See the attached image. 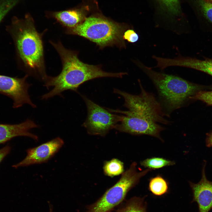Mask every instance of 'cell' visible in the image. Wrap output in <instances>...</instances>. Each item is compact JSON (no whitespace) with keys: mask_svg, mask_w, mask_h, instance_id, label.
<instances>
[{"mask_svg":"<svg viewBox=\"0 0 212 212\" xmlns=\"http://www.w3.org/2000/svg\"><path fill=\"white\" fill-rule=\"evenodd\" d=\"M148 189L154 195L162 196L168 192L169 189L168 183L162 176L158 175L150 179Z\"/></svg>","mask_w":212,"mask_h":212,"instance_id":"cell-15","label":"cell"},{"mask_svg":"<svg viewBox=\"0 0 212 212\" xmlns=\"http://www.w3.org/2000/svg\"><path fill=\"white\" fill-rule=\"evenodd\" d=\"M125 29L122 24L103 16H92L76 26L67 29L66 33L82 37L103 47L124 45L122 37Z\"/></svg>","mask_w":212,"mask_h":212,"instance_id":"cell-4","label":"cell"},{"mask_svg":"<svg viewBox=\"0 0 212 212\" xmlns=\"http://www.w3.org/2000/svg\"><path fill=\"white\" fill-rule=\"evenodd\" d=\"M38 127L36 124L30 119L17 124L0 123V144L19 136L29 137L37 141L38 137L30 132V130L32 129Z\"/></svg>","mask_w":212,"mask_h":212,"instance_id":"cell-12","label":"cell"},{"mask_svg":"<svg viewBox=\"0 0 212 212\" xmlns=\"http://www.w3.org/2000/svg\"><path fill=\"white\" fill-rule=\"evenodd\" d=\"M58 53L62 60V69L57 76H47L44 85L48 89L53 88L43 95L42 99L47 100L56 95L62 96L64 91L70 90L77 92L79 86L85 82L102 77L122 78L124 72L113 73L105 72L99 66L83 63L79 60L75 52L65 48L61 42L50 41Z\"/></svg>","mask_w":212,"mask_h":212,"instance_id":"cell-1","label":"cell"},{"mask_svg":"<svg viewBox=\"0 0 212 212\" xmlns=\"http://www.w3.org/2000/svg\"><path fill=\"white\" fill-rule=\"evenodd\" d=\"M138 64L155 85L162 105L169 113L181 107L200 89L198 85L180 77L156 72L140 62Z\"/></svg>","mask_w":212,"mask_h":212,"instance_id":"cell-3","label":"cell"},{"mask_svg":"<svg viewBox=\"0 0 212 212\" xmlns=\"http://www.w3.org/2000/svg\"><path fill=\"white\" fill-rule=\"evenodd\" d=\"M145 198L134 197L127 203L122 212H147Z\"/></svg>","mask_w":212,"mask_h":212,"instance_id":"cell-18","label":"cell"},{"mask_svg":"<svg viewBox=\"0 0 212 212\" xmlns=\"http://www.w3.org/2000/svg\"><path fill=\"white\" fill-rule=\"evenodd\" d=\"M28 75L19 78L0 75V94L11 99L13 107L17 108L25 104L33 108L36 106L32 101L28 93L30 85L26 82Z\"/></svg>","mask_w":212,"mask_h":212,"instance_id":"cell-9","label":"cell"},{"mask_svg":"<svg viewBox=\"0 0 212 212\" xmlns=\"http://www.w3.org/2000/svg\"><path fill=\"white\" fill-rule=\"evenodd\" d=\"M122 37L123 39L132 43L136 42L139 39L138 34L132 29H129L125 31Z\"/></svg>","mask_w":212,"mask_h":212,"instance_id":"cell-23","label":"cell"},{"mask_svg":"<svg viewBox=\"0 0 212 212\" xmlns=\"http://www.w3.org/2000/svg\"><path fill=\"white\" fill-rule=\"evenodd\" d=\"M202 178L198 183L190 182L193 194V201L198 204L199 212H208L212 208V182L207 180L204 167Z\"/></svg>","mask_w":212,"mask_h":212,"instance_id":"cell-11","label":"cell"},{"mask_svg":"<svg viewBox=\"0 0 212 212\" xmlns=\"http://www.w3.org/2000/svg\"><path fill=\"white\" fill-rule=\"evenodd\" d=\"M141 92L133 95L115 89L114 92L122 96L124 106L129 111L136 113L156 122L167 125L169 122L163 117L165 115L161 104L151 93L146 91L140 80Z\"/></svg>","mask_w":212,"mask_h":212,"instance_id":"cell-6","label":"cell"},{"mask_svg":"<svg viewBox=\"0 0 212 212\" xmlns=\"http://www.w3.org/2000/svg\"><path fill=\"white\" fill-rule=\"evenodd\" d=\"M120 111L125 115H122L121 120L114 128L132 134L149 135L162 141L160 134L165 129L163 127L136 113L129 110Z\"/></svg>","mask_w":212,"mask_h":212,"instance_id":"cell-8","label":"cell"},{"mask_svg":"<svg viewBox=\"0 0 212 212\" xmlns=\"http://www.w3.org/2000/svg\"><path fill=\"white\" fill-rule=\"evenodd\" d=\"M64 144L63 140L57 137L35 147L28 149L27 155L22 160L14 165L15 168L47 162Z\"/></svg>","mask_w":212,"mask_h":212,"instance_id":"cell-10","label":"cell"},{"mask_svg":"<svg viewBox=\"0 0 212 212\" xmlns=\"http://www.w3.org/2000/svg\"><path fill=\"white\" fill-rule=\"evenodd\" d=\"M104 170L105 174L109 176L118 175L123 171V163L117 159H112L105 163Z\"/></svg>","mask_w":212,"mask_h":212,"instance_id":"cell-19","label":"cell"},{"mask_svg":"<svg viewBox=\"0 0 212 212\" xmlns=\"http://www.w3.org/2000/svg\"><path fill=\"white\" fill-rule=\"evenodd\" d=\"M87 9L81 8L60 11H49L48 16L55 19L67 29L73 28L82 22L86 17Z\"/></svg>","mask_w":212,"mask_h":212,"instance_id":"cell-13","label":"cell"},{"mask_svg":"<svg viewBox=\"0 0 212 212\" xmlns=\"http://www.w3.org/2000/svg\"><path fill=\"white\" fill-rule=\"evenodd\" d=\"M136 163H132L122 174L119 180L107 190L101 198L92 206L89 212H108L124 199L127 192L140 179L151 170L146 169L138 172Z\"/></svg>","mask_w":212,"mask_h":212,"instance_id":"cell-5","label":"cell"},{"mask_svg":"<svg viewBox=\"0 0 212 212\" xmlns=\"http://www.w3.org/2000/svg\"><path fill=\"white\" fill-rule=\"evenodd\" d=\"M21 0H0V22Z\"/></svg>","mask_w":212,"mask_h":212,"instance_id":"cell-21","label":"cell"},{"mask_svg":"<svg viewBox=\"0 0 212 212\" xmlns=\"http://www.w3.org/2000/svg\"><path fill=\"white\" fill-rule=\"evenodd\" d=\"M205 1L212 4V0H204Z\"/></svg>","mask_w":212,"mask_h":212,"instance_id":"cell-26","label":"cell"},{"mask_svg":"<svg viewBox=\"0 0 212 212\" xmlns=\"http://www.w3.org/2000/svg\"><path fill=\"white\" fill-rule=\"evenodd\" d=\"M29 14L24 18L14 16L10 26L12 31L19 55L29 74L44 81L47 76L44 61L42 34L36 30Z\"/></svg>","mask_w":212,"mask_h":212,"instance_id":"cell-2","label":"cell"},{"mask_svg":"<svg viewBox=\"0 0 212 212\" xmlns=\"http://www.w3.org/2000/svg\"><path fill=\"white\" fill-rule=\"evenodd\" d=\"M171 64L173 66L183 67L193 69L212 76V58L199 59L191 57H179L173 59Z\"/></svg>","mask_w":212,"mask_h":212,"instance_id":"cell-14","label":"cell"},{"mask_svg":"<svg viewBox=\"0 0 212 212\" xmlns=\"http://www.w3.org/2000/svg\"><path fill=\"white\" fill-rule=\"evenodd\" d=\"M11 148L10 146L6 145L0 149V163L10 152Z\"/></svg>","mask_w":212,"mask_h":212,"instance_id":"cell-24","label":"cell"},{"mask_svg":"<svg viewBox=\"0 0 212 212\" xmlns=\"http://www.w3.org/2000/svg\"><path fill=\"white\" fill-rule=\"evenodd\" d=\"M190 98L199 100L212 105V91L198 92Z\"/></svg>","mask_w":212,"mask_h":212,"instance_id":"cell-22","label":"cell"},{"mask_svg":"<svg viewBox=\"0 0 212 212\" xmlns=\"http://www.w3.org/2000/svg\"><path fill=\"white\" fill-rule=\"evenodd\" d=\"M175 162L163 158L153 157L146 158L141 161L140 165L147 169L150 170L161 168L168 166L173 165Z\"/></svg>","mask_w":212,"mask_h":212,"instance_id":"cell-16","label":"cell"},{"mask_svg":"<svg viewBox=\"0 0 212 212\" xmlns=\"http://www.w3.org/2000/svg\"><path fill=\"white\" fill-rule=\"evenodd\" d=\"M206 144L208 147L212 146V133L209 137L207 141Z\"/></svg>","mask_w":212,"mask_h":212,"instance_id":"cell-25","label":"cell"},{"mask_svg":"<svg viewBox=\"0 0 212 212\" xmlns=\"http://www.w3.org/2000/svg\"><path fill=\"white\" fill-rule=\"evenodd\" d=\"M49 212H53V209L52 208H49Z\"/></svg>","mask_w":212,"mask_h":212,"instance_id":"cell-27","label":"cell"},{"mask_svg":"<svg viewBox=\"0 0 212 212\" xmlns=\"http://www.w3.org/2000/svg\"><path fill=\"white\" fill-rule=\"evenodd\" d=\"M196 0L204 18L209 24L205 31L212 34V4L204 0Z\"/></svg>","mask_w":212,"mask_h":212,"instance_id":"cell-20","label":"cell"},{"mask_svg":"<svg viewBox=\"0 0 212 212\" xmlns=\"http://www.w3.org/2000/svg\"><path fill=\"white\" fill-rule=\"evenodd\" d=\"M87 110L86 119L83 124L91 134L103 135L121 120L122 115L112 114L83 95Z\"/></svg>","mask_w":212,"mask_h":212,"instance_id":"cell-7","label":"cell"},{"mask_svg":"<svg viewBox=\"0 0 212 212\" xmlns=\"http://www.w3.org/2000/svg\"><path fill=\"white\" fill-rule=\"evenodd\" d=\"M163 10L170 16L175 17L181 14L179 0H157Z\"/></svg>","mask_w":212,"mask_h":212,"instance_id":"cell-17","label":"cell"}]
</instances>
